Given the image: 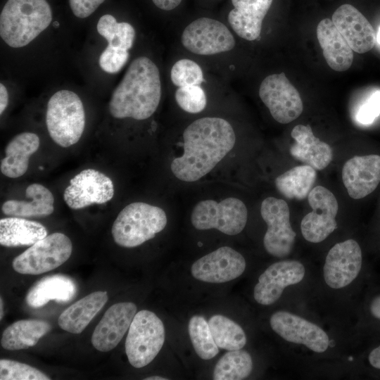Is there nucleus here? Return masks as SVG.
I'll list each match as a JSON object with an SVG mask.
<instances>
[{
    "label": "nucleus",
    "mask_w": 380,
    "mask_h": 380,
    "mask_svg": "<svg viewBox=\"0 0 380 380\" xmlns=\"http://www.w3.org/2000/svg\"><path fill=\"white\" fill-rule=\"evenodd\" d=\"M184 153L171 163L179 180L192 182L209 173L233 148L236 136L226 120L205 117L191 122L183 132Z\"/></svg>",
    "instance_id": "1"
},
{
    "label": "nucleus",
    "mask_w": 380,
    "mask_h": 380,
    "mask_svg": "<svg viewBox=\"0 0 380 380\" xmlns=\"http://www.w3.org/2000/svg\"><path fill=\"white\" fill-rule=\"evenodd\" d=\"M161 92L158 68L150 58L138 57L113 91L109 102L110 113L118 119L146 120L157 110Z\"/></svg>",
    "instance_id": "2"
},
{
    "label": "nucleus",
    "mask_w": 380,
    "mask_h": 380,
    "mask_svg": "<svg viewBox=\"0 0 380 380\" xmlns=\"http://www.w3.org/2000/svg\"><path fill=\"white\" fill-rule=\"evenodd\" d=\"M51 20L52 11L46 0H8L0 15V36L11 47H23Z\"/></svg>",
    "instance_id": "3"
},
{
    "label": "nucleus",
    "mask_w": 380,
    "mask_h": 380,
    "mask_svg": "<svg viewBox=\"0 0 380 380\" xmlns=\"http://www.w3.org/2000/svg\"><path fill=\"white\" fill-rule=\"evenodd\" d=\"M166 224L167 216L162 208L144 202H134L120 212L111 233L118 246L134 248L154 238Z\"/></svg>",
    "instance_id": "4"
},
{
    "label": "nucleus",
    "mask_w": 380,
    "mask_h": 380,
    "mask_svg": "<svg viewBox=\"0 0 380 380\" xmlns=\"http://www.w3.org/2000/svg\"><path fill=\"white\" fill-rule=\"evenodd\" d=\"M46 125L51 138L60 146L76 144L85 127V112L79 96L70 90L53 94L47 103Z\"/></svg>",
    "instance_id": "5"
},
{
    "label": "nucleus",
    "mask_w": 380,
    "mask_h": 380,
    "mask_svg": "<svg viewBox=\"0 0 380 380\" xmlns=\"http://www.w3.org/2000/svg\"><path fill=\"white\" fill-rule=\"evenodd\" d=\"M165 337L161 319L153 312L136 313L125 340V353L130 365L141 368L151 362L162 348Z\"/></svg>",
    "instance_id": "6"
},
{
    "label": "nucleus",
    "mask_w": 380,
    "mask_h": 380,
    "mask_svg": "<svg viewBox=\"0 0 380 380\" xmlns=\"http://www.w3.org/2000/svg\"><path fill=\"white\" fill-rule=\"evenodd\" d=\"M72 245L65 234L55 232L30 246L12 262L13 270L23 274L37 275L53 270L72 254Z\"/></svg>",
    "instance_id": "7"
},
{
    "label": "nucleus",
    "mask_w": 380,
    "mask_h": 380,
    "mask_svg": "<svg viewBox=\"0 0 380 380\" xmlns=\"http://www.w3.org/2000/svg\"><path fill=\"white\" fill-rule=\"evenodd\" d=\"M248 217L246 205L241 200L229 197L217 203L205 200L194 208L191 221L199 230L216 229L227 235H236L244 229Z\"/></svg>",
    "instance_id": "8"
},
{
    "label": "nucleus",
    "mask_w": 380,
    "mask_h": 380,
    "mask_svg": "<svg viewBox=\"0 0 380 380\" xmlns=\"http://www.w3.org/2000/svg\"><path fill=\"white\" fill-rule=\"evenodd\" d=\"M181 42L189 51L202 56L229 51L236 44L232 33L224 24L206 17L189 23L182 33Z\"/></svg>",
    "instance_id": "9"
},
{
    "label": "nucleus",
    "mask_w": 380,
    "mask_h": 380,
    "mask_svg": "<svg viewBox=\"0 0 380 380\" xmlns=\"http://www.w3.org/2000/svg\"><path fill=\"white\" fill-rule=\"evenodd\" d=\"M260 214L267 225L263 238L266 251L276 258L289 255L293 247L296 236L290 223V211L283 199L267 197L263 200Z\"/></svg>",
    "instance_id": "10"
},
{
    "label": "nucleus",
    "mask_w": 380,
    "mask_h": 380,
    "mask_svg": "<svg viewBox=\"0 0 380 380\" xmlns=\"http://www.w3.org/2000/svg\"><path fill=\"white\" fill-rule=\"evenodd\" d=\"M259 96L273 118L279 123H289L303 112L299 92L284 72L267 76L260 84Z\"/></svg>",
    "instance_id": "11"
},
{
    "label": "nucleus",
    "mask_w": 380,
    "mask_h": 380,
    "mask_svg": "<svg viewBox=\"0 0 380 380\" xmlns=\"http://www.w3.org/2000/svg\"><path fill=\"white\" fill-rule=\"evenodd\" d=\"M308 199L312 211L302 219L301 233L306 241L319 243L337 227L338 202L335 196L322 186L312 188Z\"/></svg>",
    "instance_id": "12"
},
{
    "label": "nucleus",
    "mask_w": 380,
    "mask_h": 380,
    "mask_svg": "<svg viewBox=\"0 0 380 380\" xmlns=\"http://www.w3.org/2000/svg\"><path fill=\"white\" fill-rule=\"evenodd\" d=\"M114 196V186L110 177L92 168L82 170L70 181L63 193L67 205L79 210L92 204H103Z\"/></svg>",
    "instance_id": "13"
},
{
    "label": "nucleus",
    "mask_w": 380,
    "mask_h": 380,
    "mask_svg": "<svg viewBox=\"0 0 380 380\" xmlns=\"http://www.w3.org/2000/svg\"><path fill=\"white\" fill-rule=\"evenodd\" d=\"M270 323L272 330L286 341L304 345L317 353H324L329 347L327 333L298 315L279 310L271 316Z\"/></svg>",
    "instance_id": "14"
},
{
    "label": "nucleus",
    "mask_w": 380,
    "mask_h": 380,
    "mask_svg": "<svg viewBox=\"0 0 380 380\" xmlns=\"http://www.w3.org/2000/svg\"><path fill=\"white\" fill-rule=\"evenodd\" d=\"M362 251L353 239L335 244L328 252L323 268L324 279L331 288L339 289L357 277L362 267Z\"/></svg>",
    "instance_id": "15"
},
{
    "label": "nucleus",
    "mask_w": 380,
    "mask_h": 380,
    "mask_svg": "<svg viewBox=\"0 0 380 380\" xmlns=\"http://www.w3.org/2000/svg\"><path fill=\"white\" fill-rule=\"evenodd\" d=\"M243 256L229 246H222L197 260L192 276L201 281L224 283L241 276L246 269Z\"/></svg>",
    "instance_id": "16"
},
{
    "label": "nucleus",
    "mask_w": 380,
    "mask_h": 380,
    "mask_svg": "<svg viewBox=\"0 0 380 380\" xmlns=\"http://www.w3.org/2000/svg\"><path fill=\"white\" fill-rule=\"evenodd\" d=\"M303 265L297 260H281L272 264L259 277L253 290L254 299L263 305L274 303L284 289L302 281Z\"/></svg>",
    "instance_id": "17"
},
{
    "label": "nucleus",
    "mask_w": 380,
    "mask_h": 380,
    "mask_svg": "<svg viewBox=\"0 0 380 380\" xmlns=\"http://www.w3.org/2000/svg\"><path fill=\"white\" fill-rule=\"evenodd\" d=\"M131 302L113 304L105 312L91 336L93 346L101 352L115 348L129 329L137 313Z\"/></svg>",
    "instance_id": "18"
},
{
    "label": "nucleus",
    "mask_w": 380,
    "mask_h": 380,
    "mask_svg": "<svg viewBox=\"0 0 380 380\" xmlns=\"http://www.w3.org/2000/svg\"><path fill=\"white\" fill-rule=\"evenodd\" d=\"M331 20L350 48L357 53L370 51L376 42V34L367 19L350 4L340 6Z\"/></svg>",
    "instance_id": "19"
},
{
    "label": "nucleus",
    "mask_w": 380,
    "mask_h": 380,
    "mask_svg": "<svg viewBox=\"0 0 380 380\" xmlns=\"http://www.w3.org/2000/svg\"><path fill=\"white\" fill-rule=\"evenodd\" d=\"M342 179L352 198L360 199L370 194L380 182V156L351 158L343 167Z\"/></svg>",
    "instance_id": "20"
},
{
    "label": "nucleus",
    "mask_w": 380,
    "mask_h": 380,
    "mask_svg": "<svg viewBox=\"0 0 380 380\" xmlns=\"http://www.w3.org/2000/svg\"><path fill=\"white\" fill-rule=\"evenodd\" d=\"M272 3V0H232L234 8L228 14V22L232 30L242 39H257Z\"/></svg>",
    "instance_id": "21"
},
{
    "label": "nucleus",
    "mask_w": 380,
    "mask_h": 380,
    "mask_svg": "<svg viewBox=\"0 0 380 380\" xmlns=\"http://www.w3.org/2000/svg\"><path fill=\"white\" fill-rule=\"evenodd\" d=\"M291 135L295 142L290 147V153L296 160L317 170L324 169L331 162V146L317 138L309 125L295 126Z\"/></svg>",
    "instance_id": "22"
},
{
    "label": "nucleus",
    "mask_w": 380,
    "mask_h": 380,
    "mask_svg": "<svg viewBox=\"0 0 380 380\" xmlns=\"http://www.w3.org/2000/svg\"><path fill=\"white\" fill-rule=\"evenodd\" d=\"M317 37L323 56L331 69L342 72L350 68L353 61V49L331 20L324 18L319 23Z\"/></svg>",
    "instance_id": "23"
},
{
    "label": "nucleus",
    "mask_w": 380,
    "mask_h": 380,
    "mask_svg": "<svg viewBox=\"0 0 380 380\" xmlns=\"http://www.w3.org/2000/svg\"><path fill=\"white\" fill-rule=\"evenodd\" d=\"M77 293L74 280L63 274H53L43 277L29 290L25 300L27 305L37 308L45 305L50 300L68 303Z\"/></svg>",
    "instance_id": "24"
},
{
    "label": "nucleus",
    "mask_w": 380,
    "mask_h": 380,
    "mask_svg": "<svg viewBox=\"0 0 380 380\" xmlns=\"http://www.w3.org/2000/svg\"><path fill=\"white\" fill-rule=\"evenodd\" d=\"M39 137L32 132L15 136L5 148V157L1 160V173L9 178H18L27 170L30 156L39 147Z\"/></svg>",
    "instance_id": "25"
},
{
    "label": "nucleus",
    "mask_w": 380,
    "mask_h": 380,
    "mask_svg": "<svg viewBox=\"0 0 380 380\" xmlns=\"http://www.w3.org/2000/svg\"><path fill=\"white\" fill-rule=\"evenodd\" d=\"M29 201L8 200L4 202L1 210L9 217H43L54 211V198L49 189L40 184L29 185L25 190Z\"/></svg>",
    "instance_id": "26"
},
{
    "label": "nucleus",
    "mask_w": 380,
    "mask_h": 380,
    "mask_svg": "<svg viewBox=\"0 0 380 380\" xmlns=\"http://www.w3.org/2000/svg\"><path fill=\"white\" fill-rule=\"evenodd\" d=\"M106 291H95L80 299L59 316V327L71 334H80L108 301Z\"/></svg>",
    "instance_id": "27"
},
{
    "label": "nucleus",
    "mask_w": 380,
    "mask_h": 380,
    "mask_svg": "<svg viewBox=\"0 0 380 380\" xmlns=\"http://www.w3.org/2000/svg\"><path fill=\"white\" fill-rule=\"evenodd\" d=\"M47 236L46 227L24 217L0 220V244L6 247L30 246Z\"/></svg>",
    "instance_id": "28"
},
{
    "label": "nucleus",
    "mask_w": 380,
    "mask_h": 380,
    "mask_svg": "<svg viewBox=\"0 0 380 380\" xmlns=\"http://www.w3.org/2000/svg\"><path fill=\"white\" fill-rule=\"evenodd\" d=\"M51 329V324L46 321L19 320L4 329L1 338V345L4 349L9 350L27 349L35 346Z\"/></svg>",
    "instance_id": "29"
},
{
    "label": "nucleus",
    "mask_w": 380,
    "mask_h": 380,
    "mask_svg": "<svg viewBox=\"0 0 380 380\" xmlns=\"http://www.w3.org/2000/svg\"><path fill=\"white\" fill-rule=\"evenodd\" d=\"M315 170L305 164L294 167L275 179L276 188L289 199H305L315 183Z\"/></svg>",
    "instance_id": "30"
},
{
    "label": "nucleus",
    "mask_w": 380,
    "mask_h": 380,
    "mask_svg": "<svg viewBox=\"0 0 380 380\" xmlns=\"http://www.w3.org/2000/svg\"><path fill=\"white\" fill-rule=\"evenodd\" d=\"M208 322L218 348L234 350L241 349L246 345L247 339L243 329L228 317L215 315Z\"/></svg>",
    "instance_id": "31"
},
{
    "label": "nucleus",
    "mask_w": 380,
    "mask_h": 380,
    "mask_svg": "<svg viewBox=\"0 0 380 380\" xmlns=\"http://www.w3.org/2000/svg\"><path fill=\"white\" fill-rule=\"evenodd\" d=\"M253 369L251 355L241 349L229 350L217 362L214 380H241L248 377Z\"/></svg>",
    "instance_id": "32"
},
{
    "label": "nucleus",
    "mask_w": 380,
    "mask_h": 380,
    "mask_svg": "<svg viewBox=\"0 0 380 380\" xmlns=\"http://www.w3.org/2000/svg\"><path fill=\"white\" fill-rule=\"evenodd\" d=\"M96 28L99 34L107 40L109 46L126 50L132 47L135 30L129 23H118L112 15L106 14L99 18Z\"/></svg>",
    "instance_id": "33"
},
{
    "label": "nucleus",
    "mask_w": 380,
    "mask_h": 380,
    "mask_svg": "<svg viewBox=\"0 0 380 380\" xmlns=\"http://www.w3.org/2000/svg\"><path fill=\"white\" fill-rule=\"evenodd\" d=\"M188 330L193 347L201 359H212L219 353L208 322L203 317L193 316L189 322Z\"/></svg>",
    "instance_id": "34"
},
{
    "label": "nucleus",
    "mask_w": 380,
    "mask_h": 380,
    "mask_svg": "<svg viewBox=\"0 0 380 380\" xmlns=\"http://www.w3.org/2000/svg\"><path fill=\"white\" fill-rule=\"evenodd\" d=\"M170 78L174 85L178 87L201 85L204 82L200 65L188 58L180 59L172 65Z\"/></svg>",
    "instance_id": "35"
},
{
    "label": "nucleus",
    "mask_w": 380,
    "mask_h": 380,
    "mask_svg": "<svg viewBox=\"0 0 380 380\" xmlns=\"http://www.w3.org/2000/svg\"><path fill=\"white\" fill-rule=\"evenodd\" d=\"M1 380H49L42 371L15 360H0Z\"/></svg>",
    "instance_id": "36"
},
{
    "label": "nucleus",
    "mask_w": 380,
    "mask_h": 380,
    "mask_svg": "<svg viewBox=\"0 0 380 380\" xmlns=\"http://www.w3.org/2000/svg\"><path fill=\"white\" fill-rule=\"evenodd\" d=\"M175 98L178 106L189 113L201 112L207 104L205 93L200 85L179 87Z\"/></svg>",
    "instance_id": "37"
},
{
    "label": "nucleus",
    "mask_w": 380,
    "mask_h": 380,
    "mask_svg": "<svg viewBox=\"0 0 380 380\" xmlns=\"http://www.w3.org/2000/svg\"><path fill=\"white\" fill-rule=\"evenodd\" d=\"M128 50L118 49L108 45L99 57V63L106 72H118L127 62Z\"/></svg>",
    "instance_id": "38"
},
{
    "label": "nucleus",
    "mask_w": 380,
    "mask_h": 380,
    "mask_svg": "<svg viewBox=\"0 0 380 380\" xmlns=\"http://www.w3.org/2000/svg\"><path fill=\"white\" fill-rule=\"evenodd\" d=\"M380 115V91L373 92L360 106L356 120L361 124L369 125Z\"/></svg>",
    "instance_id": "39"
},
{
    "label": "nucleus",
    "mask_w": 380,
    "mask_h": 380,
    "mask_svg": "<svg viewBox=\"0 0 380 380\" xmlns=\"http://www.w3.org/2000/svg\"><path fill=\"white\" fill-rule=\"evenodd\" d=\"M105 0H69L73 14L80 18L91 15Z\"/></svg>",
    "instance_id": "40"
},
{
    "label": "nucleus",
    "mask_w": 380,
    "mask_h": 380,
    "mask_svg": "<svg viewBox=\"0 0 380 380\" xmlns=\"http://www.w3.org/2000/svg\"><path fill=\"white\" fill-rule=\"evenodd\" d=\"M153 3L160 9L171 11L177 8L182 0H152Z\"/></svg>",
    "instance_id": "41"
},
{
    "label": "nucleus",
    "mask_w": 380,
    "mask_h": 380,
    "mask_svg": "<svg viewBox=\"0 0 380 380\" xmlns=\"http://www.w3.org/2000/svg\"><path fill=\"white\" fill-rule=\"evenodd\" d=\"M8 104V94L6 87L1 83L0 84V114L6 110Z\"/></svg>",
    "instance_id": "42"
},
{
    "label": "nucleus",
    "mask_w": 380,
    "mask_h": 380,
    "mask_svg": "<svg viewBox=\"0 0 380 380\" xmlns=\"http://www.w3.org/2000/svg\"><path fill=\"white\" fill-rule=\"evenodd\" d=\"M368 359L373 367L380 369V346L370 352Z\"/></svg>",
    "instance_id": "43"
},
{
    "label": "nucleus",
    "mask_w": 380,
    "mask_h": 380,
    "mask_svg": "<svg viewBox=\"0 0 380 380\" xmlns=\"http://www.w3.org/2000/svg\"><path fill=\"white\" fill-rule=\"evenodd\" d=\"M369 310L375 318L380 319V295L372 300Z\"/></svg>",
    "instance_id": "44"
},
{
    "label": "nucleus",
    "mask_w": 380,
    "mask_h": 380,
    "mask_svg": "<svg viewBox=\"0 0 380 380\" xmlns=\"http://www.w3.org/2000/svg\"><path fill=\"white\" fill-rule=\"evenodd\" d=\"M145 380H167V378L162 377V376H149L144 379Z\"/></svg>",
    "instance_id": "45"
},
{
    "label": "nucleus",
    "mask_w": 380,
    "mask_h": 380,
    "mask_svg": "<svg viewBox=\"0 0 380 380\" xmlns=\"http://www.w3.org/2000/svg\"><path fill=\"white\" fill-rule=\"evenodd\" d=\"M0 306H1V314H0V318L1 319H2L3 317V315H4V308H3V300H2V298L1 297V299H0Z\"/></svg>",
    "instance_id": "46"
},
{
    "label": "nucleus",
    "mask_w": 380,
    "mask_h": 380,
    "mask_svg": "<svg viewBox=\"0 0 380 380\" xmlns=\"http://www.w3.org/2000/svg\"><path fill=\"white\" fill-rule=\"evenodd\" d=\"M376 42L380 44V27L376 34Z\"/></svg>",
    "instance_id": "47"
},
{
    "label": "nucleus",
    "mask_w": 380,
    "mask_h": 380,
    "mask_svg": "<svg viewBox=\"0 0 380 380\" xmlns=\"http://www.w3.org/2000/svg\"><path fill=\"white\" fill-rule=\"evenodd\" d=\"M53 25H54V27H58V25H59V23H58V22L56 21V22H54Z\"/></svg>",
    "instance_id": "48"
}]
</instances>
